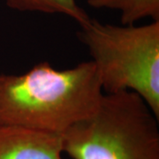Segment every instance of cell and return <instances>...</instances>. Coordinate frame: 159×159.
<instances>
[{"instance_id": "1", "label": "cell", "mask_w": 159, "mask_h": 159, "mask_svg": "<svg viewBox=\"0 0 159 159\" xmlns=\"http://www.w3.org/2000/svg\"><path fill=\"white\" fill-rule=\"evenodd\" d=\"M102 94L91 60L65 70L42 62L23 74H1L0 124L62 134L96 111Z\"/></svg>"}, {"instance_id": "2", "label": "cell", "mask_w": 159, "mask_h": 159, "mask_svg": "<svg viewBox=\"0 0 159 159\" xmlns=\"http://www.w3.org/2000/svg\"><path fill=\"white\" fill-rule=\"evenodd\" d=\"M158 120L133 91L102 94L93 113L61 134L73 159H159Z\"/></svg>"}, {"instance_id": "3", "label": "cell", "mask_w": 159, "mask_h": 159, "mask_svg": "<svg viewBox=\"0 0 159 159\" xmlns=\"http://www.w3.org/2000/svg\"><path fill=\"white\" fill-rule=\"evenodd\" d=\"M102 91H133L159 119V21L116 26L91 19L80 26Z\"/></svg>"}, {"instance_id": "4", "label": "cell", "mask_w": 159, "mask_h": 159, "mask_svg": "<svg viewBox=\"0 0 159 159\" xmlns=\"http://www.w3.org/2000/svg\"><path fill=\"white\" fill-rule=\"evenodd\" d=\"M62 153L61 134L0 124V159H62Z\"/></svg>"}, {"instance_id": "5", "label": "cell", "mask_w": 159, "mask_h": 159, "mask_svg": "<svg viewBox=\"0 0 159 159\" xmlns=\"http://www.w3.org/2000/svg\"><path fill=\"white\" fill-rule=\"evenodd\" d=\"M88 5L97 9L118 10L125 26H132L148 17L159 21V0H88Z\"/></svg>"}, {"instance_id": "6", "label": "cell", "mask_w": 159, "mask_h": 159, "mask_svg": "<svg viewBox=\"0 0 159 159\" xmlns=\"http://www.w3.org/2000/svg\"><path fill=\"white\" fill-rule=\"evenodd\" d=\"M6 6L19 11H39L66 15L82 26L90 20L76 0H5Z\"/></svg>"}]
</instances>
